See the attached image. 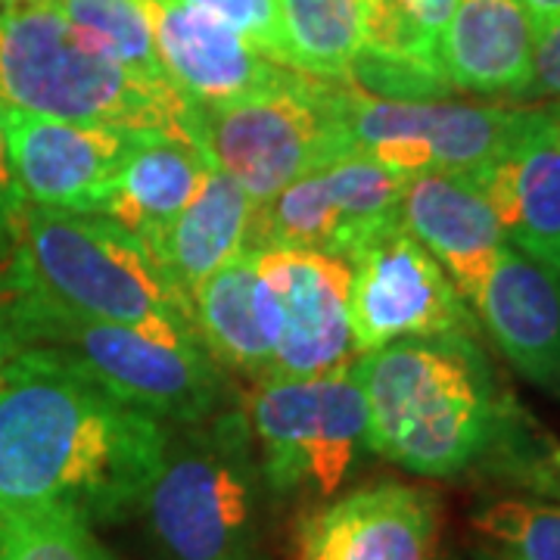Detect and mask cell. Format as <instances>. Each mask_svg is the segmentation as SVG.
Segmentation results:
<instances>
[{"label":"cell","instance_id":"cell-1","mask_svg":"<svg viewBox=\"0 0 560 560\" xmlns=\"http://www.w3.org/2000/svg\"><path fill=\"white\" fill-rule=\"evenodd\" d=\"M168 427L47 349L0 364V514L128 517L160 470Z\"/></svg>","mask_w":560,"mask_h":560},{"label":"cell","instance_id":"cell-2","mask_svg":"<svg viewBox=\"0 0 560 560\" xmlns=\"http://www.w3.org/2000/svg\"><path fill=\"white\" fill-rule=\"evenodd\" d=\"M368 405V452L396 467L455 480L514 436L511 411L474 334L383 346L352 364Z\"/></svg>","mask_w":560,"mask_h":560},{"label":"cell","instance_id":"cell-3","mask_svg":"<svg viewBox=\"0 0 560 560\" xmlns=\"http://www.w3.org/2000/svg\"><path fill=\"white\" fill-rule=\"evenodd\" d=\"M20 280L81 318L197 337L187 296L162 275L147 243L101 212L25 202L13 231Z\"/></svg>","mask_w":560,"mask_h":560},{"label":"cell","instance_id":"cell-4","mask_svg":"<svg viewBox=\"0 0 560 560\" xmlns=\"http://www.w3.org/2000/svg\"><path fill=\"white\" fill-rule=\"evenodd\" d=\"M0 101L79 125L178 128L187 97L81 38L44 0H0Z\"/></svg>","mask_w":560,"mask_h":560},{"label":"cell","instance_id":"cell-5","mask_svg":"<svg viewBox=\"0 0 560 560\" xmlns=\"http://www.w3.org/2000/svg\"><path fill=\"white\" fill-rule=\"evenodd\" d=\"M20 337L22 349L60 355L109 396L162 423H200L219 408V364L194 337L81 318L35 296L22 280Z\"/></svg>","mask_w":560,"mask_h":560},{"label":"cell","instance_id":"cell-6","mask_svg":"<svg viewBox=\"0 0 560 560\" xmlns=\"http://www.w3.org/2000/svg\"><path fill=\"white\" fill-rule=\"evenodd\" d=\"M256 440L246 411L168 433L143 511L172 560H256Z\"/></svg>","mask_w":560,"mask_h":560},{"label":"cell","instance_id":"cell-7","mask_svg":"<svg viewBox=\"0 0 560 560\" xmlns=\"http://www.w3.org/2000/svg\"><path fill=\"white\" fill-rule=\"evenodd\" d=\"M342 81L296 72L283 88L231 103L187 101L180 131L261 206L283 187L359 153L342 119Z\"/></svg>","mask_w":560,"mask_h":560},{"label":"cell","instance_id":"cell-8","mask_svg":"<svg viewBox=\"0 0 560 560\" xmlns=\"http://www.w3.org/2000/svg\"><path fill=\"white\" fill-rule=\"evenodd\" d=\"M246 401L261 480L278 499L330 501L368 448V405L352 368L261 381Z\"/></svg>","mask_w":560,"mask_h":560},{"label":"cell","instance_id":"cell-9","mask_svg":"<svg viewBox=\"0 0 560 560\" xmlns=\"http://www.w3.org/2000/svg\"><path fill=\"white\" fill-rule=\"evenodd\" d=\"M340 101L361 153L405 180L427 172H480L523 116V109L495 103L386 101L346 81Z\"/></svg>","mask_w":560,"mask_h":560},{"label":"cell","instance_id":"cell-10","mask_svg":"<svg viewBox=\"0 0 560 560\" xmlns=\"http://www.w3.org/2000/svg\"><path fill=\"white\" fill-rule=\"evenodd\" d=\"M349 330L355 355L420 337L474 334L467 302L401 221L386 224L349 256Z\"/></svg>","mask_w":560,"mask_h":560},{"label":"cell","instance_id":"cell-11","mask_svg":"<svg viewBox=\"0 0 560 560\" xmlns=\"http://www.w3.org/2000/svg\"><path fill=\"white\" fill-rule=\"evenodd\" d=\"M352 268L318 249H259L261 318L271 342L268 381L324 377L355 364L349 330Z\"/></svg>","mask_w":560,"mask_h":560},{"label":"cell","instance_id":"cell-12","mask_svg":"<svg viewBox=\"0 0 560 560\" xmlns=\"http://www.w3.org/2000/svg\"><path fill=\"white\" fill-rule=\"evenodd\" d=\"M401 187L405 178L359 150L256 206L249 246L318 249L349 259L368 237L399 221Z\"/></svg>","mask_w":560,"mask_h":560},{"label":"cell","instance_id":"cell-13","mask_svg":"<svg viewBox=\"0 0 560 560\" xmlns=\"http://www.w3.org/2000/svg\"><path fill=\"white\" fill-rule=\"evenodd\" d=\"M442 504L436 492L396 480L371 482L300 514L293 560H436Z\"/></svg>","mask_w":560,"mask_h":560},{"label":"cell","instance_id":"cell-14","mask_svg":"<svg viewBox=\"0 0 560 560\" xmlns=\"http://www.w3.org/2000/svg\"><path fill=\"white\" fill-rule=\"evenodd\" d=\"M135 128L44 119L7 106V147L25 200L66 212H103Z\"/></svg>","mask_w":560,"mask_h":560},{"label":"cell","instance_id":"cell-15","mask_svg":"<svg viewBox=\"0 0 560 560\" xmlns=\"http://www.w3.org/2000/svg\"><path fill=\"white\" fill-rule=\"evenodd\" d=\"M168 84L194 103H231L283 88L293 69L268 60L241 32L178 0H143Z\"/></svg>","mask_w":560,"mask_h":560},{"label":"cell","instance_id":"cell-16","mask_svg":"<svg viewBox=\"0 0 560 560\" xmlns=\"http://www.w3.org/2000/svg\"><path fill=\"white\" fill-rule=\"evenodd\" d=\"M501 224L504 241L560 275V116L523 109L511 140L470 172Z\"/></svg>","mask_w":560,"mask_h":560},{"label":"cell","instance_id":"cell-17","mask_svg":"<svg viewBox=\"0 0 560 560\" xmlns=\"http://www.w3.org/2000/svg\"><path fill=\"white\" fill-rule=\"evenodd\" d=\"M399 221L440 261L460 300L474 305L508 243L474 175L427 172L408 178L401 187Z\"/></svg>","mask_w":560,"mask_h":560},{"label":"cell","instance_id":"cell-18","mask_svg":"<svg viewBox=\"0 0 560 560\" xmlns=\"http://www.w3.org/2000/svg\"><path fill=\"white\" fill-rule=\"evenodd\" d=\"M489 340L539 389L560 396V275L504 243L474 300Z\"/></svg>","mask_w":560,"mask_h":560},{"label":"cell","instance_id":"cell-19","mask_svg":"<svg viewBox=\"0 0 560 560\" xmlns=\"http://www.w3.org/2000/svg\"><path fill=\"white\" fill-rule=\"evenodd\" d=\"M536 25L521 0H458L440 35V66L455 91L514 97L533 75Z\"/></svg>","mask_w":560,"mask_h":560},{"label":"cell","instance_id":"cell-20","mask_svg":"<svg viewBox=\"0 0 560 560\" xmlns=\"http://www.w3.org/2000/svg\"><path fill=\"white\" fill-rule=\"evenodd\" d=\"M209 172L212 162L178 128H135L101 215L147 243L200 194Z\"/></svg>","mask_w":560,"mask_h":560},{"label":"cell","instance_id":"cell-21","mask_svg":"<svg viewBox=\"0 0 560 560\" xmlns=\"http://www.w3.org/2000/svg\"><path fill=\"white\" fill-rule=\"evenodd\" d=\"M253 212L256 202L246 197L241 184L212 165L200 194L156 237L147 241V249L162 275L190 302L202 280L212 278L249 246Z\"/></svg>","mask_w":560,"mask_h":560},{"label":"cell","instance_id":"cell-22","mask_svg":"<svg viewBox=\"0 0 560 560\" xmlns=\"http://www.w3.org/2000/svg\"><path fill=\"white\" fill-rule=\"evenodd\" d=\"M190 312L206 355L219 368L256 383L268 381L271 342L261 318L259 249L246 246L237 259L202 280L190 296Z\"/></svg>","mask_w":560,"mask_h":560},{"label":"cell","instance_id":"cell-23","mask_svg":"<svg viewBox=\"0 0 560 560\" xmlns=\"http://www.w3.org/2000/svg\"><path fill=\"white\" fill-rule=\"evenodd\" d=\"M368 0H278L283 66L324 81H346L364 44Z\"/></svg>","mask_w":560,"mask_h":560},{"label":"cell","instance_id":"cell-24","mask_svg":"<svg viewBox=\"0 0 560 560\" xmlns=\"http://www.w3.org/2000/svg\"><path fill=\"white\" fill-rule=\"evenodd\" d=\"M81 38L103 50L109 60L138 72L143 79L168 81L162 72L153 28L143 0H44Z\"/></svg>","mask_w":560,"mask_h":560},{"label":"cell","instance_id":"cell-25","mask_svg":"<svg viewBox=\"0 0 560 560\" xmlns=\"http://www.w3.org/2000/svg\"><path fill=\"white\" fill-rule=\"evenodd\" d=\"M470 523L495 560H560V504L495 499L477 508Z\"/></svg>","mask_w":560,"mask_h":560},{"label":"cell","instance_id":"cell-26","mask_svg":"<svg viewBox=\"0 0 560 560\" xmlns=\"http://www.w3.org/2000/svg\"><path fill=\"white\" fill-rule=\"evenodd\" d=\"M0 560H116L91 526L62 511L0 514Z\"/></svg>","mask_w":560,"mask_h":560},{"label":"cell","instance_id":"cell-27","mask_svg":"<svg viewBox=\"0 0 560 560\" xmlns=\"http://www.w3.org/2000/svg\"><path fill=\"white\" fill-rule=\"evenodd\" d=\"M194 10H202L215 20L228 22L234 32H241L256 50L268 60L283 66V47H280L278 0H178Z\"/></svg>","mask_w":560,"mask_h":560},{"label":"cell","instance_id":"cell-28","mask_svg":"<svg viewBox=\"0 0 560 560\" xmlns=\"http://www.w3.org/2000/svg\"><path fill=\"white\" fill-rule=\"evenodd\" d=\"M521 101L560 103V20L536 35V54H533V75L523 88Z\"/></svg>","mask_w":560,"mask_h":560},{"label":"cell","instance_id":"cell-29","mask_svg":"<svg viewBox=\"0 0 560 560\" xmlns=\"http://www.w3.org/2000/svg\"><path fill=\"white\" fill-rule=\"evenodd\" d=\"M20 349V280L13 265V243H0V364Z\"/></svg>","mask_w":560,"mask_h":560},{"label":"cell","instance_id":"cell-30","mask_svg":"<svg viewBox=\"0 0 560 560\" xmlns=\"http://www.w3.org/2000/svg\"><path fill=\"white\" fill-rule=\"evenodd\" d=\"M13 162H10V147H7V103L0 101V243H13L16 219L25 206Z\"/></svg>","mask_w":560,"mask_h":560},{"label":"cell","instance_id":"cell-31","mask_svg":"<svg viewBox=\"0 0 560 560\" xmlns=\"http://www.w3.org/2000/svg\"><path fill=\"white\" fill-rule=\"evenodd\" d=\"M399 3L411 13V20L418 22L430 38L440 40L442 28H445V22H448L458 0H399Z\"/></svg>","mask_w":560,"mask_h":560},{"label":"cell","instance_id":"cell-32","mask_svg":"<svg viewBox=\"0 0 560 560\" xmlns=\"http://www.w3.org/2000/svg\"><path fill=\"white\" fill-rule=\"evenodd\" d=\"M521 3L526 7L533 25H536V35L541 28H548V25H555L560 20V0H521Z\"/></svg>","mask_w":560,"mask_h":560},{"label":"cell","instance_id":"cell-33","mask_svg":"<svg viewBox=\"0 0 560 560\" xmlns=\"http://www.w3.org/2000/svg\"><path fill=\"white\" fill-rule=\"evenodd\" d=\"M470 560H495L492 555H477V558H470Z\"/></svg>","mask_w":560,"mask_h":560},{"label":"cell","instance_id":"cell-34","mask_svg":"<svg viewBox=\"0 0 560 560\" xmlns=\"http://www.w3.org/2000/svg\"><path fill=\"white\" fill-rule=\"evenodd\" d=\"M555 464H558V470H560V448H558V455H555Z\"/></svg>","mask_w":560,"mask_h":560},{"label":"cell","instance_id":"cell-35","mask_svg":"<svg viewBox=\"0 0 560 560\" xmlns=\"http://www.w3.org/2000/svg\"><path fill=\"white\" fill-rule=\"evenodd\" d=\"M555 113H558V116H560V103H558V106H555Z\"/></svg>","mask_w":560,"mask_h":560}]
</instances>
